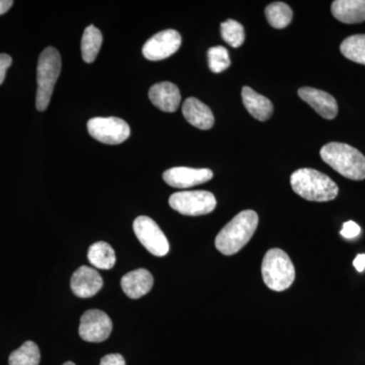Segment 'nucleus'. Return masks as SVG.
Instances as JSON below:
<instances>
[{
    "mask_svg": "<svg viewBox=\"0 0 365 365\" xmlns=\"http://www.w3.org/2000/svg\"><path fill=\"white\" fill-rule=\"evenodd\" d=\"M207 56L209 68L215 73H220L230 66L227 49L222 46L210 48L208 50Z\"/></svg>",
    "mask_w": 365,
    "mask_h": 365,
    "instance_id": "393cba45",
    "label": "nucleus"
},
{
    "mask_svg": "<svg viewBox=\"0 0 365 365\" xmlns=\"http://www.w3.org/2000/svg\"><path fill=\"white\" fill-rule=\"evenodd\" d=\"M222 39L232 47L237 48L245 42L244 26L237 21L227 20L220 26Z\"/></svg>",
    "mask_w": 365,
    "mask_h": 365,
    "instance_id": "b1692460",
    "label": "nucleus"
},
{
    "mask_svg": "<svg viewBox=\"0 0 365 365\" xmlns=\"http://www.w3.org/2000/svg\"><path fill=\"white\" fill-rule=\"evenodd\" d=\"M11 63H13V59L9 55L0 54V86L4 83L7 69L11 67Z\"/></svg>",
    "mask_w": 365,
    "mask_h": 365,
    "instance_id": "bb28decb",
    "label": "nucleus"
},
{
    "mask_svg": "<svg viewBox=\"0 0 365 365\" xmlns=\"http://www.w3.org/2000/svg\"><path fill=\"white\" fill-rule=\"evenodd\" d=\"M346 58L365 66V35H353L346 38L340 46Z\"/></svg>",
    "mask_w": 365,
    "mask_h": 365,
    "instance_id": "5701e85b",
    "label": "nucleus"
},
{
    "mask_svg": "<svg viewBox=\"0 0 365 365\" xmlns=\"http://www.w3.org/2000/svg\"><path fill=\"white\" fill-rule=\"evenodd\" d=\"M88 130L91 137L106 144H120L130 136V127L117 117L91 118L88 122Z\"/></svg>",
    "mask_w": 365,
    "mask_h": 365,
    "instance_id": "0eeeda50",
    "label": "nucleus"
},
{
    "mask_svg": "<svg viewBox=\"0 0 365 365\" xmlns=\"http://www.w3.org/2000/svg\"><path fill=\"white\" fill-rule=\"evenodd\" d=\"M262 277L271 290L284 292L295 279L294 263L282 250H269L262 262Z\"/></svg>",
    "mask_w": 365,
    "mask_h": 365,
    "instance_id": "20e7f679",
    "label": "nucleus"
},
{
    "mask_svg": "<svg viewBox=\"0 0 365 365\" xmlns=\"http://www.w3.org/2000/svg\"><path fill=\"white\" fill-rule=\"evenodd\" d=\"M181 35L177 31L169 29L153 36L144 44L143 54L150 61H160L175 54L181 47Z\"/></svg>",
    "mask_w": 365,
    "mask_h": 365,
    "instance_id": "9d476101",
    "label": "nucleus"
},
{
    "mask_svg": "<svg viewBox=\"0 0 365 365\" xmlns=\"http://www.w3.org/2000/svg\"><path fill=\"white\" fill-rule=\"evenodd\" d=\"M353 266L359 272H364L365 269V254L357 255L356 258L353 261Z\"/></svg>",
    "mask_w": 365,
    "mask_h": 365,
    "instance_id": "c85d7f7f",
    "label": "nucleus"
},
{
    "mask_svg": "<svg viewBox=\"0 0 365 365\" xmlns=\"http://www.w3.org/2000/svg\"><path fill=\"white\" fill-rule=\"evenodd\" d=\"M104 285L102 276L96 269L81 266L72 275V292L81 299H90L98 294Z\"/></svg>",
    "mask_w": 365,
    "mask_h": 365,
    "instance_id": "f8f14e48",
    "label": "nucleus"
},
{
    "mask_svg": "<svg viewBox=\"0 0 365 365\" xmlns=\"http://www.w3.org/2000/svg\"><path fill=\"white\" fill-rule=\"evenodd\" d=\"M163 178L170 187L178 189H187L210 181L213 178V173L212 170L209 169L176 167L165 170L163 173Z\"/></svg>",
    "mask_w": 365,
    "mask_h": 365,
    "instance_id": "9b49d317",
    "label": "nucleus"
},
{
    "mask_svg": "<svg viewBox=\"0 0 365 365\" xmlns=\"http://www.w3.org/2000/svg\"><path fill=\"white\" fill-rule=\"evenodd\" d=\"M242 103L250 114L257 120L266 121L273 114V105L269 98L256 93L253 88L244 86L242 90Z\"/></svg>",
    "mask_w": 365,
    "mask_h": 365,
    "instance_id": "f3484780",
    "label": "nucleus"
},
{
    "mask_svg": "<svg viewBox=\"0 0 365 365\" xmlns=\"http://www.w3.org/2000/svg\"><path fill=\"white\" fill-rule=\"evenodd\" d=\"M148 97L150 102L163 112H176L181 103L179 88L168 81L151 86Z\"/></svg>",
    "mask_w": 365,
    "mask_h": 365,
    "instance_id": "4468645a",
    "label": "nucleus"
},
{
    "mask_svg": "<svg viewBox=\"0 0 365 365\" xmlns=\"http://www.w3.org/2000/svg\"><path fill=\"white\" fill-rule=\"evenodd\" d=\"M61 71V56L55 48H46L41 53L37 67V96L36 107L45 111L51 100L55 83Z\"/></svg>",
    "mask_w": 365,
    "mask_h": 365,
    "instance_id": "39448f33",
    "label": "nucleus"
},
{
    "mask_svg": "<svg viewBox=\"0 0 365 365\" xmlns=\"http://www.w3.org/2000/svg\"><path fill=\"white\" fill-rule=\"evenodd\" d=\"M360 232H361V228H360L359 225L356 222L350 220V222H345L343 225L341 235L345 237V239L351 240L359 237Z\"/></svg>",
    "mask_w": 365,
    "mask_h": 365,
    "instance_id": "a878e982",
    "label": "nucleus"
},
{
    "mask_svg": "<svg viewBox=\"0 0 365 365\" xmlns=\"http://www.w3.org/2000/svg\"><path fill=\"white\" fill-rule=\"evenodd\" d=\"M14 1L11 0H0V16L4 14L9 11L11 6H13Z\"/></svg>",
    "mask_w": 365,
    "mask_h": 365,
    "instance_id": "c756f323",
    "label": "nucleus"
},
{
    "mask_svg": "<svg viewBox=\"0 0 365 365\" xmlns=\"http://www.w3.org/2000/svg\"><path fill=\"white\" fill-rule=\"evenodd\" d=\"M266 18L273 28L284 29L287 28L292 21V9L284 2H273L269 4L265 9Z\"/></svg>",
    "mask_w": 365,
    "mask_h": 365,
    "instance_id": "4be33fe9",
    "label": "nucleus"
},
{
    "mask_svg": "<svg viewBox=\"0 0 365 365\" xmlns=\"http://www.w3.org/2000/svg\"><path fill=\"white\" fill-rule=\"evenodd\" d=\"M258 222V215L255 211H242L218 232L215 239L216 249L225 256L237 254L252 239Z\"/></svg>",
    "mask_w": 365,
    "mask_h": 365,
    "instance_id": "f257e3e1",
    "label": "nucleus"
},
{
    "mask_svg": "<svg viewBox=\"0 0 365 365\" xmlns=\"http://www.w3.org/2000/svg\"><path fill=\"white\" fill-rule=\"evenodd\" d=\"M41 353L39 347L33 341H26L19 349L11 353L9 365H39Z\"/></svg>",
    "mask_w": 365,
    "mask_h": 365,
    "instance_id": "412c9836",
    "label": "nucleus"
},
{
    "mask_svg": "<svg viewBox=\"0 0 365 365\" xmlns=\"http://www.w3.org/2000/svg\"><path fill=\"white\" fill-rule=\"evenodd\" d=\"M182 115L190 124L201 130H208L215 124L210 108L196 98H189L182 104Z\"/></svg>",
    "mask_w": 365,
    "mask_h": 365,
    "instance_id": "dca6fc26",
    "label": "nucleus"
},
{
    "mask_svg": "<svg viewBox=\"0 0 365 365\" xmlns=\"http://www.w3.org/2000/svg\"><path fill=\"white\" fill-rule=\"evenodd\" d=\"M322 160L343 177L353 181L365 179V157L349 144L330 143L319 151Z\"/></svg>",
    "mask_w": 365,
    "mask_h": 365,
    "instance_id": "7ed1b4c3",
    "label": "nucleus"
},
{
    "mask_svg": "<svg viewBox=\"0 0 365 365\" xmlns=\"http://www.w3.org/2000/svg\"><path fill=\"white\" fill-rule=\"evenodd\" d=\"M63 365H76V364H74L73 362L68 361V362H66V364H64Z\"/></svg>",
    "mask_w": 365,
    "mask_h": 365,
    "instance_id": "7c9ffc66",
    "label": "nucleus"
},
{
    "mask_svg": "<svg viewBox=\"0 0 365 365\" xmlns=\"http://www.w3.org/2000/svg\"><path fill=\"white\" fill-rule=\"evenodd\" d=\"M100 365H126L121 354H108L101 359Z\"/></svg>",
    "mask_w": 365,
    "mask_h": 365,
    "instance_id": "cd10ccee",
    "label": "nucleus"
},
{
    "mask_svg": "<svg viewBox=\"0 0 365 365\" xmlns=\"http://www.w3.org/2000/svg\"><path fill=\"white\" fill-rule=\"evenodd\" d=\"M169 204L182 215L199 216L212 212L216 207V199L208 191H182L173 194Z\"/></svg>",
    "mask_w": 365,
    "mask_h": 365,
    "instance_id": "423d86ee",
    "label": "nucleus"
},
{
    "mask_svg": "<svg viewBox=\"0 0 365 365\" xmlns=\"http://www.w3.org/2000/svg\"><path fill=\"white\" fill-rule=\"evenodd\" d=\"M299 96L307 104L321 115L325 119L332 120L337 116L338 104L335 98L326 91L318 90V88H299Z\"/></svg>",
    "mask_w": 365,
    "mask_h": 365,
    "instance_id": "ddd939ff",
    "label": "nucleus"
},
{
    "mask_svg": "<svg viewBox=\"0 0 365 365\" xmlns=\"http://www.w3.org/2000/svg\"><path fill=\"white\" fill-rule=\"evenodd\" d=\"M137 239L144 248L157 257L165 256L170 251V244L163 230L155 220L148 216H138L133 222Z\"/></svg>",
    "mask_w": 365,
    "mask_h": 365,
    "instance_id": "6e6552de",
    "label": "nucleus"
},
{
    "mask_svg": "<svg viewBox=\"0 0 365 365\" xmlns=\"http://www.w3.org/2000/svg\"><path fill=\"white\" fill-rule=\"evenodd\" d=\"M121 287L127 297L138 299L150 292L153 287V277L146 269H136L125 274L121 279Z\"/></svg>",
    "mask_w": 365,
    "mask_h": 365,
    "instance_id": "2eb2a0df",
    "label": "nucleus"
},
{
    "mask_svg": "<svg viewBox=\"0 0 365 365\" xmlns=\"http://www.w3.org/2000/svg\"><path fill=\"white\" fill-rule=\"evenodd\" d=\"M103 43V35L95 26H88L81 40V55L86 63H93L97 58Z\"/></svg>",
    "mask_w": 365,
    "mask_h": 365,
    "instance_id": "aec40b11",
    "label": "nucleus"
},
{
    "mask_svg": "<svg viewBox=\"0 0 365 365\" xmlns=\"http://www.w3.org/2000/svg\"><path fill=\"white\" fill-rule=\"evenodd\" d=\"M88 259L93 267L110 270L116 263L114 249L108 242H98L88 249Z\"/></svg>",
    "mask_w": 365,
    "mask_h": 365,
    "instance_id": "6ab92c4d",
    "label": "nucleus"
},
{
    "mask_svg": "<svg viewBox=\"0 0 365 365\" xmlns=\"http://www.w3.org/2000/svg\"><path fill=\"white\" fill-rule=\"evenodd\" d=\"M331 9L341 23L359 24L365 21V0H336Z\"/></svg>",
    "mask_w": 365,
    "mask_h": 365,
    "instance_id": "a211bd4d",
    "label": "nucleus"
},
{
    "mask_svg": "<svg viewBox=\"0 0 365 365\" xmlns=\"http://www.w3.org/2000/svg\"><path fill=\"white\" fill-rule=\"evenodd\" d=\"M290 184L297 195L314 202L334 200L339 193L337 184L330 177L314 169L295 170Z\"/></svg>",
    "mask_w": 365,
    "mask_h": 365,
    "instance_id": "f03ea898",
    "label": "nucleus"
},
{
    "mask_svg": "<svg viewBox=\"0 0 365 365\" xmlns=\"http://www.w3.org/2000/svg\"><path fill=\"white\" fill-rule=\"evenodd\" d=\"M112 330L111 319L105 312L90 309L81 318L78 334L86 342L100 343L110 337Z\"/></svg>",
    "mask_w": 365,
    "mask_h": 365,
    "instance_id": "1a4fd4ad",
    "label": "nucleus"
}]
</instances>
